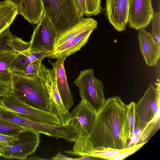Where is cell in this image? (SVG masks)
<instances>
[{
	"mask_svg": "<svg viewBox=\"0 0 160 160\" xmlns=\"http://www.w3.org/2000/svg\"><path fill=\"white\" fill-rule=\"evenodd\" d=\"M29 160H45V159L42 158L40 157L36 156H33L29 157L28 158Z\"/></svg>",
	"mask_w": 160,
	"mask_h": 160,
	"instance_id": "33",
	"label": "cell"
},
{
	"mask_svg": "<svg viewBox=\"0 0 160 160\" xmlns=\"http://www.w3.org/2000/svg\"><path fill=\"white\" fill-rule=\"evenodd\" d=\"M74 82L78 88L81 99L88 102L97 113L106 99L103 83L95 77L93 69L82 70Z\"/></svg>",
	"mask_w": 160,
	"mask_h": 160,
	"instance_id": "4",
	"label": "cell"
},
{
	"mask_svg": "<svg viewBox=\"0 0 160 160\" xmlns=\"http://www.w3.org/2000/svg\"><path fill=\"white\" fill-rule=\"evenodd\" d=\"M15 50L0 51V82L12 87V66L16 57Z\"/></svg>",
	"mask_w": 160,
	"mask_h": 160,
	"instance_id": "19",
	"label": "cell"
},
{
	"mask_svg": "<svg viewBox=\"0 0 160 160\" xmlns=\"http://www.w3.org/2000/svg\"><path fill=\"white\" fill-rule=\"evenodd\" d=\"M14 37L10 31L9 28L0 33V51L15 50L13 44Z\"/></svg>",
	"mask_w": 160,
	"mask_h": 160,
	"instance_id": "25",
	"label": "cell"
},
{
	"mask_svg": "<svg viewBox=\"0 0 160 160\" xmlns=\"http://www.w3.org/2000/svg\"><path fill=\"white\" fill-rule=\"evenodd\" d=\"M2 108L29 120L41 122L61 124L57 115L33 107L22 101L12 92L0 97Z\"/></svg>",
	"mask_w": 160,
	"mask_h": 160,
	"instance_id": "5",
	"label": "cell"
},
{
	"mask_svg": "<svg viewBox=\"0 0 160 160\" xmlns=\"http://www.w3.org/2000/svg\"><path fill=\"white\" fill-rule=\"evenodd\" d=\"M18 6V14L29 22L37 24L44 13L42 0H22Z\"/></svg>",
	"mask_w": 160,
	"mask_h": 160,
	"instance_id": "17",
	"label": "cell"
},
{
	"mask_svg": "<svg viewBox=\"0 0 160 160\" xmlns=\"http://www.w3.org/2000/svg\"><path fill=\"white\" fill-rule=\"evenodd\" d=\"M125 148L118 149L95 147V150L91 156L101 158L102 160H111L113 158L123 152Z\"/></svg>",
	"mask_w": 160,
	"mask_h": 160,
	"instance_id": "24",
	"label": "cell"
},
{
	"mask_svg": "<svg viewBox=\"0 0 160 160\" xmlns=\"http://www.w3.org/2000/svg\"><path fill=\"white\" fill-rule=\"evenodd\" d=\"M27 129L11 122L0 119V134L17 136Z\"/></svg>",
	"mask_w": 160,
	"mask_h": 160,
	"instance_id": "23",
	"label": "cell"
},
{
	"mask_svg": "<svg viewBox=\"0 0 160 160\" xmlns=\"http://www.w3.org/2000/svg\"><path fill=\"white\" fill-rule=\"evenodd\" d=\"M12 92L27 104L49 112V95L39 78H31L12 72Z\"/></svg>",
	"mask_w": 160,
	"mask_h": 160,
	"instance_id": "2",
	"label": "cell"
},
{
	"mask_svg": "<svg viewBox=\"0 0 160 160\" xmlns=\"http://www.w3.org/2000/svg\"><path fill=\"white\" fill-rule=\"evenodd\" d=\"M97 24V21L92 18H83L75 25L58 37L55 48L84 31L91 29H95Z\"/></svg>",
	"mask_w": 160,
	"mask_h": 160,
	"instance_id": "18",
	"label": "cell"
},
{
	"mask_svg": "<svg viewBox=\"0 0 160 160\" xmlns=\"http://www.w3.org/2000/svg\"><path fill=\"white\" fill-rule=\"evenodd\" d=\"M42 1L44 13L52 24L58 37L75 25L83 18L78 13L74 0Z\"/></svg>",
	"mask_w": 160,
	"mask_h": 160,
	"instance_id": "3",
	"label": "cell"
},
{
	"mask_svg": "<svg viewBox=\"0 0 160 160\" xmlns=\"http://www.w3.org/2000/svg\"><path fill=\"white\" fill-rule=\"evenodd\" d=\"M148 141L133 144L126 148L125 151L113 158L111 160H122L132 155L141 148Z\"/></svg>",
	"mask_w": 160,
	"mask_h": 160,
	"instance_id": "27",
	"label": "cell"
},
{
	"mask_svg": "<svg viewBox=\"0 0 160 160\" xmlns=\"http://www.w3.org/2000/svg\"><path fill=\"white\" fill-rule=\"evenodd\" d=\"M151 34L158 42H160V12H156L152 20Z\"/></svg>",
	"mask_w": 160,
	"mask_h": 160,
	"instance_id": "28",
	"label": "cell"
},
{
	"mask_svg": "<svg viewBox=\"0 0 160 160\" xmlns=\"http://www.w3.org/2000/svg\"><path fill=\"white\" fill-rule=\"evenodd\" d=\"M151 83L135 105V125L143 130L154 119L160 108V82Z\"/></svg>",
	"mask_w": 160,
	"mask_h": 160,
	"instance_id": "6",
	"label": "cell"
},
{
	"mask_svg": "<svg viewBox=\"0 0 160 160\" xmlns=\"http://www.w3.org/2000/svg\"><path fill=\"white\" fill-rule=\"evenodd\" d=\"M2 156V154L0 153V157Z\"/></svg>",
	"mask_w": 160,
	"mask_h": 160,
	"instance_id": "36",
	"label": "cell"
},
{
	"mask_svg": "<svg viewBox=\"0 0 160 160\" xmlns=\"http://www.w3.org/2000/svg\"><path fill=\"white\" fill-rule=\"evenodd\" d=\"M135 103L132 102L128 105V112L125 128V134L127 141L133 137L135 122Z\"/></svg>",
	"mask_w": 160,
	"mask_h": 160,
	"instance_id": "22",
	"label": "cell"
},
{
	"mask_svg": "<svg viewBox=\"0 0 160 160\" xmlns=\"http://www.w3.org/2000/svg\"><path fill=\"white\" fill-rule=\"evenodd\" d=\"M18 139V136H10L0 134V144L2 145L12 146Z\"/></svg>",
	"mask_w": 160,
	"mask_h": 160,
	"instance_id": "29",
	"label": "cell"
},
{
	"mask_svg": "<svg viewBox=\"0 0 160 160\" xmlns=\"http://www.w3.org/2000/svg\"><path fill=\"white\" fill-rule=\"evenodd\" d=\"M94 30L91 29L84 31L55 47L53 53L49 58H53L60 57H67L74 53L85 45Z\"/></svg>",
	"mask_w": 160,
	"mask_h": 160,
	"instance_id": "16",
	"label": "cell"
},
{
	"mask_svg": "<svg viewBox=\"0 0 160 160\" xmlns=\"http://www.w3.org/2000/svg\"><path fill=\"white\" fill-rule=\"evenodd\" d=\"M38 76L45 84L49 95V112L55 114L61 124L70 123L71 114L64 105L58 91L56 72L54 69L48 68L42 63L39 71Z\"/></svg>",
	"mask_w": 160,
	"mask_h": 160,
	"instance_id": "7",
	"label": "cell"
},
{
	"mask_svg": "<svg viewBox=\"0 0 160 160\" xmlns=\"http://www.w3.org/2000/svg\"><path fill=\"white\" fill-rule=\"evenodd\" d=\"M2 108V107L0 103V108Z\"/></svg>",
	"mask_w": 160,
	"mask_h": 160,
	"instance_id": "35",
	"label": "cell"
},
{
	"mask_svg": "<svg viewBox=\"0 0 160 160\" xmlns=\"http://www.w3.org/2000/svg\"><path fill=\"white\" fill-rule=\"evenodd\" d=\"M154 14L152 0H129L128 23L131 28H145Z\"/></svg>",
	"mask_w": 160,
	"mask_h": 160,
	"instance_id": "10",
	"label": "cell"
},
{
	"mask_svg": "<svg viewBox=\"0 0 160 160\" xmlns=\"http://www.w3.org/2000/svg\"><path fill=\"white\" fill-rule=\"evenodd\" d=\"M138 37L140 51L146 64L150 67L156 66L160 59V42L145 28L139 30Z\"/></svg>",
	"mask_w": 160,
	"mask_h": 160,
	"instance_id": "14",
	"label": "cell"
},
{
	"mask_svg": "<svg viewBox=\"0 0 160 160\" xmlns=\"http://www.w3.org/2000/svg\"><path fill=\"white\" fill-rule=\"evenodd\" d=\"M58 34L49 19L43 13L37 24L30 42V49L32 52H42L49 55L53 53Z\"/></svg>",
	"mask_w": 160,
	"mask_h": 160,
	"instance_id": "9",
	"label": "cell"
},
{
	"mask_svg": "<svg viewBox=\"0 0 160 160\" xmlns=\"http://www.w3.org/2000/svg\"><path fill=\"white\" fill-rule=\"evenodd\" d=\"M74 0L78 13L83 17L96 16L104 11L101 0Z\"/></svg>",
	"mask_w": 160,
	"mask_h": 160,
	"instance_id": "21",
	"label": "cell"
},
{
	"mask_svg": "<svg viewBox=\"0 0 160 160\" xmlns=\"http://www.w3.org/2000/svg\"><path fill=\"white\" fill-rule=\"evenodd\" d=\"M18 12V5L12 0L0 2V33L9 28Z\"/></svg>",
	"mask_w": 160,
	"mask_h": 160,
	"instance_id": "20",
	"label": "cell"
},
{
	"mask_svg": "<svg viewBox=\"0 0 160 160\" xmlns=\"http://www.w3.org/2000/svg\"><path fill=\"white\" fill-rule=\"evenodd\" d=\"M128 105L121 97L106 99L97 113L89 138L96 147L123 149L127 147L125 128Z\"/></svg>",
	"mask_w": 160,
	"mask_h": 160,
	"instance_id": "1",
	"label": "cell"
},
{
	"mask_svg": "<svg viewBox=\"0 0 160 160\" xmlns=\"http://www.w3.org/2000/svg\"><path fill=\"white\" fill-rule=\"evenodd\" d=\"M67 58H57L55 62L51 63L56 72L57 86L60 96L64 105L69 111L73 105V98L69 90L64 66V62Z\"/></svg>",
	"mask_w": 160,
	"mask_h": 160,
	"instance_id": "15",
	"label": "cell"
},
{
	"mask_svg": "<svg viewBox=\"0 0 160 160\" xmlns=\"http://www.w3.org/2000/svg\"><path fill=\"white\" fill-rule=\"evenodd\" d=\"M52 160H75V158H72L58 152L54 157L52 158Z\"/></svg>",
	"mask_w": 160,
	"mask_h": 160,
	"instance_id": "31",
	"label": "cell"
},
{
	"mask_svg": "<svg viewBox=\"0 0 160 160\" xmlns=\"http://www.w3.org/2000/svg\"><path fill=\"white\" fill-rule=\"evenodd\" d=\"M71 122L81 131V135L89 138L93 128L97 112L86 101L81 99L71 112Z\"/></svg>",
	"mask_w": 160,
	"mask_h": 160,
	"instance_id": "12",
	"label": "cell"
},
{
	"mask_svg": "<svg viewBox=\"0 0 160 160\" xmlns=\"http://www.w3.org/2000/svg\"><path fill=\"white\" fill-rule=\"evenodd\" d=\"M102 160L101 158L91 156H86L80 157L77 158H75V160Z\"/></svg>",
	"mask_w": 160,
	"mask_h": 160,
	"instance_id": "32",
	"label": "cell"
},
{
	"mask_svg": "<svg viewBox=\"0 0 160 160\" xmlns=\"http://www.w3.org/2000/svg\"><path fill=\"white\" fill-rule=\"evenodd\" d=\"M129 0H106L105 16L117 31H124L128 24Z\"/></svg>",
	"mask_w": 160,
	"mask_h": 160,
	"instance_id": "13",
	"label": "cell"
},
{
	"mask_svg": "<svg viewBox=\"0 0 160 160\" xmlns=\"http://www.w3.org/2000/svg\"><path fill=\"white\" fill-rule=\"evenodd\" d=\"M42 61L38 60L31 62L27 66L24 72L20 75L31 78L38 77L39 71Z\"/></svg>",
	"mask_w": 160,
	"mask_h": 160,
	"instance_id": "26",
	"label": "cell"
},
{
	"mask_svg": "<svg viewBox=\"0 0 160 160\" xmlns=\"http://www.w3.org/2000/svg\"><path fill=\"white\" fill-rule=\"evenodd\" d=\"M12 92V87L0 82V97L5 96Z\"/></svg>",
	"mask_w": 160,
	"mask_h": 160,
	"instance_id": "30",
	"label": "cell"
},
{
	"mask_svg": "<svg viewBox=\"0 0 160 160\" xmlns=\"http://www.w3.org/2000/svg\"><path fill=\"white\" fill-rule=\"evenodd\" d=\"M14 3L18 6L20 4L22 0H12Z\"/></svg>",
	"mask_w": 160,
	"mask_h": 160,
	"instance_id": "34",
	"label": "cell"
},
{
	"mask_svg": "<svg viewBox=\"0 0 160 160\" xmlns=\"http://www.w3.org/2000/svg\"><path fill=\"white\" fill-rule=\"evenodd\" d=\"M40 134L27 129L18 135V139L12 145L0 144V153L2 156L6 158L27 159L29 155L35 152L39 146Z\"/></svg>",
	"mask_w": 160,
	"mask_h": 160,
	"instance_id": "8",
	"label": "cell"
},
{
	"mask_svg": "<svg viewBox=\"0 0 160 160\" xmlns=\"http://www.w3.org/2000/svg\"><path fill=\"white\" fill-rule=\"evenodd\" d=\"M13 44L16 54L12 66V72L20 75L31 62L38 60H42L49 57L45 53L32 52L30 49L29 42L24 41L16 36L13 39Z\"/></svg>",
	"mask_w": 160,
	"mask_h": 160,
	"instance_id": "11",
	"label": "cell"
}]
</instances>
